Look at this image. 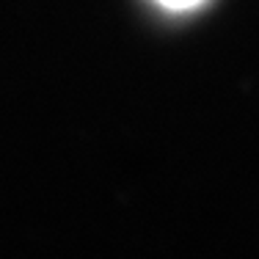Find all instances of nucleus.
<instances>
[{
  "label": "nucleus",
  "instance_id": "f257e3e1",
  "mask_svg": "<svg viewBox=\"0 0 259 259\" xmlns=\"http://www.w3.org/2000/svg\"><path fill=\"white\" fill-rule=\"evenodd\" d=\"M157 3L163 11H171V14H188V11H196L207 3V0H152Z\"/></svg>",
  "mask_w": 259,
  "mask_h": 259
}]
</instances>
